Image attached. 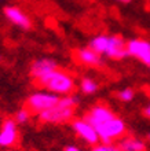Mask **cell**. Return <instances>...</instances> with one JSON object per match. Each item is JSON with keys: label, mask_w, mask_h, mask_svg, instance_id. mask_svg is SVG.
<instances>
[{"label": "cell", "mask_w": 150, "mask_h": 151, "mask_svg": "<svg viewBox=\"0 0 150 151\" xmlns=\"http://www.w3.org/2000/svg\"><path fill=\"white\" fill-rule=\"evenodd\" d=\"M143 113H145V115H146L147 118H150V103L147 104L146 107H145V110H143Z\"/></svg>", "instance_id": "19"}, {"label": "cell", "mask_w": 150, "mask_h": 151, "mask_svg": "<svg viewBox=\"0 0 150 151\" xmlns=\"http://www.w3.org/2000/svg\"><path fill=\"white\" fill-rule=\"evenodd\" d=\"M58 69V65H57L55 60L48 59V58H43V59H37L35 60L30 66V76L35 80H39L41 77H44L48 73L54 72Z\"/></svg>", "instance_id": "11"}, {"label": "cell", "mask_w": 150, "mask_h": 151, "mask_svg": "<svg viewBox=\"0 0 150 151\" xmlns=\"http://www.w3.org/2000/svg\"><path fill=\"white\" fill-rule=\"evenodd\" d=\"M4 15L7 17L8 21H11L14 25H17V26H20L22 29H29L32 26L30 18L18 7H14V6L6 7L4 8Z\"/></svg>", "instance_id": "12"}, {"label": "cell", "mask_w": 150, "mask_h": 151, "mask_svg": "<svg viewBox=\"0 0 150 151\" xmlns=\"http://www.w3.org/2000/svg\"><path fill=\"white\" fill-rule=\"evenodd\" d=\"M17 137H18L17 122L14 119H6L1 125V131H0V146L10 147L17 142Z\"/></svg>", "instance_id": "10"}, {"label": "cell", "mask_w": 150, "mask_h": 151, "mask_svg": "<svg viewBox=\"0 0 150 151\" xmlns=\"http://www.w3.org/2000/svg\"><path fill=\"white\" fill-rule=\"evenodd\" d=\"M117 98H119L121 102H131V100L135 98V91L132 88H124V89L119 91Z\"/></svg>", "instance_id": "15"}, {"label": "cell", "mask_w": 150, "mask_h": 151, "mask_svg": "<svg viewBox=\"0 0 150 151\" xmlns=\"http://www.w3.org/2000/svg\"><path fill=\"white\" fill-rule=\"evenodd\" d=\"M80 89L86 95H91L98 91V83L94 81L92 78H83L80 83Z\"/></svg>", "instance_id": "14"}, {"label": "cell", "mask_w": 150, "mask_h": 151, "mask_svg": "<svg viewBox=\"0 0 150 151\" xmlns=\"http://www.w3.org/2000/svg\"><path fill=\"white\" fill-rule=\"evenodd\" d=\"M114 115L116 114L107 106H105V104H95L94 107L87 113V115L84 118L96 129L105 122H107L109 119H112Z\"/></svg>", "instance_id": "8"}, {"label": "cell", "mask_w": 150, "mask_h": 151, "mask_svg": "<svg viewBox=\"0 0 150 151\" xmlns=\"http://www.w3.org/2000/svg\"><path fill=\"white\" fill-rule=\"evenodd\" d=\"M92 151H121V148L112 143H98L92 147Z\"/></svg>", "instance_id": "16"}, {"label": "cell", "mask_w": 150, "mask_h": 151, "mask_svg": "<svg viewBox=\"0 0 150 151\" xmlns=\"http://www.w3.org/2000/svg\"><path fill=\"white\" fill-rule=\"evenodd\" d=\"M72 128L73 131L76 132V135L80 136L84 142H87L88 144H95L99 143V136H98V132L95 131V128L88 122L86 118H80V119H75L73 124H72Z\"/></svg>", "instance_id": "7"}, {"label": "cell", "mask_w": 150, "mask_h": 151, "mask_svg": "<svg viewBox=\"0 0 150 151\" xmlns=\"http://www.w3.org/2000/svg\"><path fill=\"white\" fill-rule=\"evenodd\" d=\"M119 147L121 151H145L146 150V144L142 139L138 137H122L119 143Z\"/></svg>", "instance_id": "13"}, {"label": "cell", "mask_w": 150, "mask_h": 151, "mask_svg": "<svg viewBox=\"0 0 150 151\" xmlns=\"http://www.w3.org/2000/svg\"><path fill=\"white\" fill-rule=\"evenodd\" d=\"M29 114H30V111H29V110H26V109H22V110H20V111H17V114H15V122H20V124L26 122V121L29 119Z\"/></svg>", "instance_id": "17"}, {"label": "cell", "mask_w": 150, "mask_h": 151, "mask_svg": "<svg viewBox=\"0 0 150 151\" xmlns=\"http://www.w3.org/2000/svg\"><path fill=\"white\" fill-rule=\"evenodd\" d=\"M39 85L47 88L50 92H54L57 95H69L75 89V80L70 74L62 70H54L48 73L41 78L36 80Z\"/></svg>", "instance_id": "3"}, {"label": "cell", "mask_w": 150, "mask_h": 151, "mask_svg": "<svg viewBox=\"0 0 150 151\" xmlns=\"http://www.w3.org/2000/svg\"><path fill=\"white\" fill-rule=\"evenodd\" d=\"M147 139H149V142H150V132L147 133Z\"/></svg>", "instance_id": "21"}, {"label": "cell", "mask_w": 150, "mask_h": 151, "mask_svg": "<svg viewBox=\"0 0 150 151\" xmlns=\"http://www.w3.org/2000/svg\"><path fill=\"white\" fill-rule=\"evenodd\" d=\"M77 103H79L77 96L65 95L63 98H59V100H58V103L55 106H52L51 109L40 113L39 118L41 122H47V124L66 122V121L72 119Z\"/></svg>", "instance_id": "2"}, {"label": "cell", "mask_w": 150, "mask_h": 151, "mask_svg": "<svg viewBox=\"0 0 150 151\" xmlns=\"http://www.w3.org/2000/svg\"><path fill=\"white\" fill-rule=\"evenodd\" d=\"M116 1H120V3H128L130 0H116Z\"/></svg>", "instance_id": "20"}, {"label": "cell", "mask_w": 150, "mask_h": 151, "mask_svg": "<svg viewBox=\"0 0 150 151\" xmlns=\"http://www.w3.org/2000/svg\"><path fill=\"white\" fill-rule=\"evenodd\" d=\"M88 47L101 55H106L112 59H122L128 55L127 52V41L121 36H107L98 35L91 39Z\"/></svg>", "instance_id": "1"}, {"label": "cell", "mask_w": 150, "mask_h": 151, "mask_svg": "<svg viewBox=\"0 0 150 151\" xmlns=\"http://www.w3.org/2000/svg\"><path fill=\"white\" fill-rule=\"evenodd\" d=\"M128 55L150 66V40L132 39L127 43Z\"/></svg>", "instance_id": "6"}, {"label": "cell", "mask_w": 150, "mask_h": 151, "mask_svg": "<svg viewBox=\"0 0 150 151\" xmlns=\"http://www.w3.org/2000/svg\"><path fill=\"white\" fill-rule=\"evenodd\" d=\"M76 59L79 60L81 65L86 66H91V68H101L103 65L102 55L95 52L94 50H91L90 47L80 48L76 51Z\"/></svg>", "instance_id": "9"}, {"label": "cell", "mask_w": 150, "mask_h": 151, "mask_svg": "<svg viewBox=\"0 0 150 151\" xmlns=\"http://www.w3.org/2000/svg\"><path fill=\"white\" fill-rule=\"evenodd\" d=\"M63 151H81V150L79 147H76V146H67V147H65Z\"/></svg>", "instance_id": "18"}, {"label": "cell", "mask_w": 150, "mask_h": 151, "mask_svg": "<svg viewBox=\"0 0 150 151\" xmlns=\"http://www.w3.org/2000/svg\"><path fill=\"white\" fill-rule=\"evenodd\" d=\"M125 124L120 117L114 115L112 119H109L107 122L96 128L95 131L98 132L99 139L102 140L103 143H112L113 140L121 139L124 133H125Z\"/></svg>", "instance_id": "5"}, {"label": "cell", "mask_w": 150, "mask_h": 151, "mask_svg": "<svg viewBox=\"0 0 150 151\" xmlns=\"http://www.w3.org/2000/svg\"><path fill=\"white\" fill-rule=\"evenodd\" d=\"M59 100V96L54 93V92H46V91H40V92H35L26 100V106L28 110L30 113H40L46 111L48 109H51L52 106H55Z\"/></svg>", "instance_id": "4"}]
</instances>
